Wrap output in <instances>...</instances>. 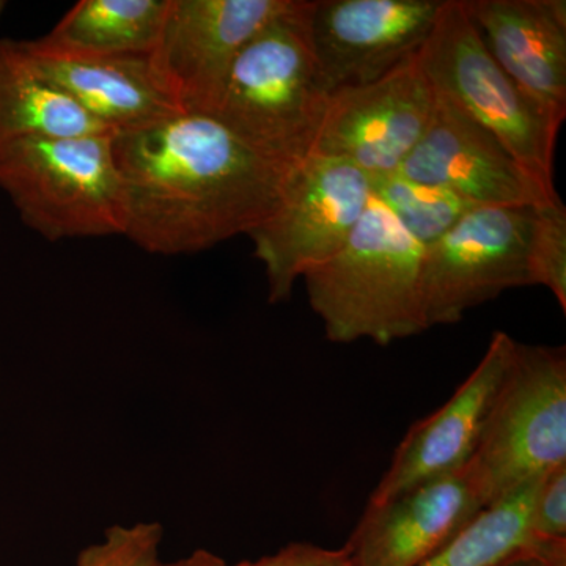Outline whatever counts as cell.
<instances>
[{"mask_svg": "<svg viewBox=\"0 0 566 566\" xmlns=\"http://www.w3.org/2000/svg\"><path fill=\"white\" fill-rule=\"evenodd\" d=\"M7 9V2H3V0H0V18H2L3 11Z\"/></svg>", "mask_w": 566, "mask_h": 566, "instance_id": "obj_28", "label": "cell"}, {"mask_svg": "<svg viewBox=\"0 0 566 566\" xmlns=\"http://www.w3.org/2000/svg\"><path fill=\"white\" fill-rule=\"evenodd\" d=\"M371 182L375 196L424 249L444 237L465 212L475 208L455 193L411 180L400 172L371 178Z\"/></svg>", "mask_w": 566, "mask_h": 566, "instance_id": "obj_20", "label": "cell"}, {"mask_svg": "<svg viewBox=\"0 0 566 566\" xmlns=\"http://www.w3.org/2000/svg\"><path fill=\"white\" fill-rule=\"evenodd\" d=\"M488 50L551 122L566 117L565 0H465Z\"/></svg>", "mask_w": 566, "mask_h": 566, "instance_id": "obj_15", "label": "cell"}, {"mask_svg": "<svg viewBox=\"0 0 566 566\" xmlns=\"http://www.w3.org/2000/svg\"><path fill=\"white\" fill-rule=\"evenodd\" d=\"M307 2L294 0L249 40L212 114L253 150L289 166L311 155L329 98L305 28Z\"/></svg>", "mask_w": 566, "mask_h": 566, "instance_id": "obj_3", "label": "cell"}, {"mask_svg": "<svg viewBox=\"0 0 566 566\" xmlns=\"http://www.w3.org/2000/svg\"><path fill=\"white\" fill-rule=\"evenodd\" d=\"M126 200L123 237L181 255L249 234L282 202L294 166L274 161L210 115L177 112L114 134Z\"/></svg>", "mask_w": 566, "mask_h": 566, "instance_id": "obj_1", "label": "cell"}, {"mask_svg": "<svg viewBox=\"0 0 566 566\" xmlns=\"http://www.w3.org/2000/svg\"><path fill=\"white\" fill-rule=\"evenodd\" d=\"M398 172L446 189L475 207L560 202L556 189L536 180L493 134L465 117L438 92L422 139Z\"/></svg>", "mask_w": 566, "mask_h": 566, "instance_id": "obj_12", "label": "cell"}, {"mask_svg": "<svg viewBox=\"0 0 566 566\" xmlns=\"http://www.w3.org/2000/svg\"><path fill=\"white\" fill-rule=\"evenodd\" d=\"M115 134L93 118L21 50L0 40V145L32 137Z\"/></svg>", "mask_w": 566, "mask_h": 566, "instance_id": "obj_17", "label": "cell"}, {"mask_svg": "<svg viewBox=\"0 0 566 566\" xmlns=\"http://www.w3.org/2000/svg\"><path fill=\"white\" fill-rule=\"evenodd\" d=\"M433 107V87L412 55L370 84L331 92L311 155L353 164L371 178L398 172Z\"/></svg>", "mask_w": 566, "mask_h": 566, "instance_id": "obj_10", "label": "cell"}, {"mask_svg": "<svg viewBox=\"0 0 566 566\" xmlns=\"http://www.w3.org/2000/svg\"><path fill=\"white\" fill-rule=\"evenodd\" d=\"M549 545L551 543H546L538 551H527V553L517 554V556L510 558V560H506L501 566H553L551 565L549 556H547V546Z\"/></svg>", "mask_w": 566, "mask_h": 566, "instance_id": "obj_25", "label": "cell"}, {"mask_svg": "<svg viewBox=\"0 0 566 566\" xmlns=\"http://www.w3.org/2000/svg\"><path fill=\"white\" fill-rule=\"evenodd\" d=\"M35 69L112 133L142 128L181 112L159 87L148 55L91 54L20 41Z\"/></svg>", "mask_w": 566, "mask_h": 566, "instance_id": "obj_16", "label": "cell"}, {"mask_svg": "<svg viewBox=\"0 0 566 566\" xmlns=\"http://www.w3.org/2000/svg\"><path fill=\"white\" fill-rule=\"evenodd\" d=\"M490 505L474 465L368 504L342 547L349 566H419Z\"/></svg>", "mask_w": 566, "mask_h": 566, "instance_id": "obj_13", "label": "cell"}, {"mask_svg": "<svg viewBox=\"0 0 566 566\" xmlns=\"http://www.w3.org/2000/svg\"><path fill=\"white\" fill-rule=\"evenodd\" d=\"M471 463L490 505L566 464L564 346L516 342Z\"/></svg>", "mask_w": 566, "mask_h": 566, "instance_id": "obj_6", "label": "cell"}, {"mask_svg": "<svg viewBox=\"0 0 566 566\" xmlns=\"http://www.w3.org/2000/svg\"><path fill=\"white\" fill-rule=\"evenodd\" d=\"M371 196L370 175L353 164L308 155L293 167L282 202L248 234L270 303L289 300L294 283L344 248Z\"/></svg>", "mask_w": 566, "mask_h": 566, "instance_id": "obj_7", "label": "cell"}, {"mask_svg": "<svg viewBox=\"0 0 566 566\" xmlns=\"http://www.w3.org/2000/svg\"><path fill=\"white\" fill-rule=\"evenodd\" d=\"M547 556H549L551 565L566 566V542L551 543L547 546Z\"/></svg>", "mask_w": 566, "mask_h": 566, "instance_id": "obj_26", "label": "cell"}, {"mask_svg": "<svg viewBox=\"0 0 566 566\" xmlns=\"http://www.w3.org/2000/svg\"><path fill=\"white\" fill-rule=\"evenodd\" d=\"M444 0H311L308 41L327 92L370 84L423 46Z\"/></svg>", "mask_w": 566, "mask_h": 566, "instance_id": "obj_11", "label": "cell"}, {"mask_svg": "<svg viewBox=\"0 0 566 566\" xmlns=\"http://www.w3.org/2000/svg\"><path fill=\"white\" fill-rule=\"evenodd\" d=\"M164 531L158 523L107 528L103 542L87 546L76 566H158Z\"/></svg>", "mask_w": 566, "mask_h": 566, "instance_id": "obj_22", "label": "cell"}, {"mask_svg": "<svg viewBox=\"0 0 566 566\" xmlns=\"http://www.w3.org/2000/svg\"><path fill=\"white\" fill-rule=\"evenodd\" d=\"M531 285H542L566 311V208L560 202L535 207L528 245Z\"/></svg>", "mask_w": 566, "mask_h": 566, "instance_id": "obj_21", "label": "cell"}, {"mask_svg": "<svg viewBox=\"0 0 566 566\" xmlns=\"http://www.w3.org/2000/svg\"><path fill=\"white\" fill-rule=\"evenodd\" d=\"M535 207H475L424 249L420 289L428 329L531 285L528 245Z\"/></svg>", "mask_w": 566, "mask_h": 566, "instance_id": "obj_8", "label": "cell"}, {"mask_svg": "<svg viewBox=\"0 0 566 566\" xmlns=\"http://www.w3.org/2000/svg\"><path fill=\"white\" fill-rule=\"evenodd\" d=\"M417 61L434 92L493 134L528 174L554 189V148L560 126L494 61L465 0L442 2Z\"/></svg>", "mask_w": 566, "mask_h": 566, "instance_id": "obj_5", "label": "cell"}, {"mask_svg": "<svg viewBox=\"0 0 566 566\" xmlns=\"http://www.w3.org/2000/svg\"><path fill=\"white\" fill-rule=\"evenodd\" d=\"M169 0H81L43 43L91 54L150 55Z\"/></svg>", "mask_w": 566, "mask_h": 566, "instance_id": "obj_18", "label": "cell"}, {"mask_svg": "<svg viewBox=\"0 0 566 566\" xmlns=\"http://www.w3.org/2000/svg\"><path fill=\"white\" fill-rule=\"evenodd\" d=\"M516 342L494 333L485 356L447 403L409 428L368 504H378L474 460Z\"/></svg>", "mask_w": 566, "mask_h": 566, "instance_id": "obj_14", "label": "cell"}, {"mask_svg": "<svg viewBox=\"0 0 566 566\" xmlns=\"http://www.w3.org/2000/svg\"><path fill=\"white\" fill-rule=\"evenodd\" d=\"M532 531L539 545L566 542V464L539 479L532 509Z\"/></svg>", "mask_w": 566, "mask_h": 566, "instance_id": "obj_24", "label": "cell"}, {"mask_svg": "<svg viewBox=\"0 0 566 566\" xmlns=\"http://www.w3.org/2000/svg\"><path fill=\"white\" fill-rule=\"evenodd\" d=\"M539 479L488 505L419 566H501L517 554L538 549L532 509Z\"/></svg>", "mask_w": 566, "mask_h": 566, "instance_id": "obj_19", "label": "cell"}, {"mask_svg": "<svg viewBox=\"0 0 566 566\" xmlns=\"http://www.w3.org/2000/svg\"><path fill=\"white\" fill-rule=\"evenodd\" d=\"M423 252L374 193L344 248L303 275L326 337L387 346L424 333Z\"/></svg>", "mask_w": 566, "mask_h": 566, "instance_id": "obj_2", "label": "cell"}, {"mask_svg": "<svg viewBox=\"0 0 566 566\" xmlns=\"http://www.w3.org/2000/svg\"><path fill=\"white\" fill-rule=\"evenodd\" d=\"M294 0H169L148 55L159 87L188 114H214L240 52Z\"/></svg>", "mask_w": 566, "mask_h": 566, "instance_id": "obj_9", "label": "cell"}, {"mask_svg": "<svg viewBox=\"0 0 566 566\" xmlns=\"http://www.w3.org/2000/svg\"><path fill=\"white\" fill-rule=\"evenodd\" d=\"M319 566H349L348 562H346V557L344 560L337 562V564H331V565H319Z\"/></svg>", "mask_w": 566, "mask_h": 566, "instance_id": "obj_27", "label": "cell"}, {"mask_svg": "<svg viewBox=\"0 0 566 566\" xmlns=\"http://www.w3.org/2000/svg\"><path fill=\"white\" fill-rule=\"evenodd\" d=\"M344 558V549H327L312 543L294 542L256 560L229 564L211 551L197 549L178 560L159 562L158 566H319L337 564Z\"/></svg>", "mask_w": 566, "mask_h": 566, "instance_id": "obj_23", "label": "cell"}, {"mask_svg": "<svg viewBox=\"0 0 566 566\" xmlns=\"http://www.w3.org/2000/svg\"><path fill=\"white\" fill-rule=\"evenodd\" d=\"M0 191L50 241L125 233L114 134L32 137L0 145Z\"/></svg>", "mask_w": 566, "mask_h": 566, "instance_id": "obj_4", "label": "cell"}]
</instances>
